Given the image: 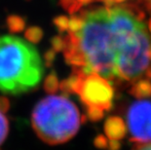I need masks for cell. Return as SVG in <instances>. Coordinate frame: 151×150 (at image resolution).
<instances>
[{"label":"cell","mask_w":151,"mask_h":150,"mask_svg":"<svg viewBox=\"0 0 151 150\" xmlns=\"http://www.w3.org/2000/svg\"><path fill=\"white\" fill-rule=\"evenodd\" d=\"M134 150H151V142L149 143H140Z\"/></svg>","instance_id":"10"},{"label":"cell","mask_w":151,"mask_h":150,"mask_svg":"<svg viewBox=\"0 0 151 150\" xmlns=\"http://www.w3.org/2000/svg\"><path fill=\"white\" fill-rule=\"evenodd\" d=\"M137 1L149 16V18L147 19V24H148V27L151 32V0H137Z\"/></svg>","instance_id":"9"},{"label":"cell","mask_w":151,"mask_h":150,"mask_svg":"<svg viewBox=\"0 0 151 150\" xmlns=\"http://www.w3.org/2000/svg\"><path fill=\"white\" fill-rule=\"evenodd\" d=\"M105 131L109 138L117 140L124 135V123L118 118H111L106 122Z\"/></svg>","instance_id":"7"},{"label":"cell","mask_w":151,"mask_h":150,"mask_svg":"<svg viewBox=\"0 0 151 150\" xmlns=\"http://www.w3.org/2000/svg\"><path fill=\"white\" fill-rule=\"evenodd\" d=\"M31 124L41 140L52 145L60 144L77 133L81 114L67 95H49L34 106Z\"/></svg>","instance_id":"3"},{"label":"cell","mask_w":151,"mask_h":150,"mask_svg":"<svg viewBox=\"0 0 151 150\" xmlns=\"http://www.w3.org/2000/svg\"><path fill=\"white\" fill-rule=\"evenodd\" d=\"M67 87L79 95L92 118H101L112 106L113 84L101 76L76 72L74 77L68 80Z\"/></svg>","instance_id":"4"},{"label":"cell","mask_w":151,"mask_h":150,"mask_svg":"<svg viewBox=\"0 0 151 150\" xmlns=\"http://www.w3.org/2000/svg\"><path fill=\"white\" fill-rule=\"evenodd\" d=\"M57 25L66 32L65 55L76 72L99 75L113 85L151 83V32L139 6L104 3Z\"/></svg>","instance_id":"1"},{"label":"cell","mask_w":151,"mask_h":150,"mask_svg":"<svg viewBox=\"0 0 151 150\" xmlns=\"http://www.w3.org/2000/svg\"><path fill=\"white\" fill-rule=\"evenodd\" d=\"M44 62L30 41L0 35V92L21 95L34 90L44 77Z\"/></svg>","instance_id":"2"},{"label":"cell","mask_w":151,"mask_h":150,"mask_svg":"<svg viewBox=\"0 0 151 150\" xmlns=\"http://www.w3.org/2000/svg\"><path fill=\"white\" fill-rule=\"evenodd\" d=\"M126 124L134 141L151 142V100L141 98L132 103L126 113Z\"/></svg>","instance_id":"5"},{"label":"cell","mask_w":151,"mask_h":150,"mask_svg":"<svg viewBox=\"0 0 151 150\" xmlns=\"http://www.w3.org/2000/svg\"><path fill=\"white\" fill-rule=\"evenodd\" d=\"M60 4L63 7L68 11L70 14H74V13L82 10L86 6L91 4L92 2L95 1H102L104 3H114V2H124L126 0H60Z\"/></svg>","instance_id":"6"},{"label":"cell","mask_w":151,"mask_h":150,"mask_svg":"<svg viewBox=\"0 0 151 150\" xmlns=\"http://www.w3.org/2000/svg\"><path fill=\"white\" fill-rule=\"evenodd\" d=\"M9 133V122L5 113L0 108V145L4 142Z\"/></svg>","instance_id":"8"}]
</instances>
